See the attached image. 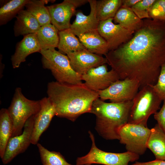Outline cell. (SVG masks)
<instances>
[{
	"label": "cell",
	"mask_w": 165,
	"mask_h": 165,
	"mask_svg": "<svg viewBox=\"0 0 165 165\" xmlns=\"http://www.w3.org/2000/svg\"><path fill=\"white\" fill-rule=\"evenodd\" d=\"M43 67L50 70L59 82L76 84L82 83L81 76L73 70L67 56L55 49L41 50Z\"/></svg>",
	"instance_id": "4"
},
{
	"label": "cell",
	"mask_w": 165,
	"mask_h": 165,
	"mask_svg": "<svg viewBox=\"0 0 165 165\" xmlns=\"http://www.w3.org/2000/svg\"><path fill=\"white\" fill-rule=\"evenodd\" d=\"M96 1L88 0L90 8V11L89 15H84L81 11L76 13L75 19L70 28L75 35L79 37L86 32L97 29L100 21L96 16Z\"/></svg>",
	"instance_id": "17"
},
{
	"label": "cell",
	"mask_w": 165,
	"mask_h": 165,
	"mask_svg": "<svg viewBox=\"0 0 165 165\" xmlns=\"http://www.w3.org/2000/svg\"><path fill=\"white\" fill-rule=\"evenodd\" d=\"M34 118V115L27 120L21 134L11 137L9 139L1 159L4 164H8L17 156L24 152L31 144Z\"/></svg>",
	"instance_id": "12"
},
{
	"label": "cell",
	"mask_w": 165,
	"mask_h": 165,
	"mask_svg": "<svg viewBox=\"0 0 165 165\" xmlns=\"http://www.w3.org/2000/svg\"><path fill=\"white\" fill-rule=\"evenodd\" d=\"M122 6V0L96 1V14L99 21L113 18Z\"/></svg>",
	"instance_id": "25"
},
{
	"label": "cell",
	"mask_w": 165,
	"mask_h": 165,
	"mask_svg": "<svg viewBox=\"0 0 165 165\" xmlns=\"http://www.w3.org/2000/svg\"><path fill=\"white\" fill-rule=\"evenodd\" d=\"M41 107L34 115V124L31 137V144L37 145L42 134L48 128L53 117L56 116L53 104L47 97L40 100Z\"/></svg>",
	"instance_id": "15"
},
{
	"label": "cell",
	"mask_w": 165,
	"mask_h": 165,
	"mask_svg": "<svg viewBox=\"0 0 165 165\" xmlns=\"http://www.w3.org/2000/svg\"><path fill=\"white\" fill-rule=\"evenodd\" d=\"M29 0H11L2 6L0 9V25L7 24L24 8Z\"/></svg>",
	"instance_id": "27"
},
{
	"label": "cell",
	"mask_w": 165,
	"mask_h": 165,
	"mask_svg": "<svg viewBox=\"0 0 165 165\" xmlns=\"http://www.w3.org/2000/svg\"><path fill=\"white\" fill-rule=\"evenodd\" d=\"M162 101L152 85L142 88L132 100L128 123L147 127L148 118L160 109Z\"/></svg>",
	"instance_id": "5"
},
{
	"label": "cell",
	"mask_w": 165,
	"mask_h": 165,
	"mask_svg": "<svg viewBox=\"0 0 165 165\" xmlns=\"http://www.w3.org/2000/svg\"><path fill=\"white\" fill-rule=\"evenodd\" d=\"M163 101L161 108L154 114V117L157 124L165 133V100Z\"/></svg>",
	"instance_id": "32"
},
{
	"label": "cell",
	"mask_w": 165,
	"mask_h": 165,
	"mask_svg": "<svg viewBox=\"0 0 165 165\" xmlns=\"http://www.w3.org/2000/svg\"><path fill=\"white\" fill-rule=\"evenodd\" d=\"M147 148L153 153L156 160H165V133L157 123L151 129Z\"/></svg>",
	"instance_id": "20"
},
{
	"label": "cell",
	"mask_w": 165,
	"mask_h": 165,
	"mask_svg": "<svg viewBox=\"0 0 165 165\" xmlns=\"http://www.w3.org/2000/svg\"><path fill=\"white\" fill-rule=\"evenodd\" d=\"M40 107V100H29L23 94L20 88L16 89L11 104L7 109L13 123L12 137L22 133L26 121L39 111Z\"/></svg>",
	"instance_id": "6"
},
{
	"label": "cell",
	"mask_w": 165,
	"mask_h": 165,
	"mask_svg": "<svg viewBox=\"0 0 165 165\" xmlns=\"http://www.w3.org/2000/svg\"><path fill=\"white\" fill-rule=\"evenodd\" d=\"M115 24L134 33L142 26L143 20L140 19L131 8L121 6L113 18Z\"/></svg>",
	"instance_id": "21"
},
{
	"label": "cell",
	"mask_w": 165,
	"mask_h": 165,
	"mask_svg": "<svg viewBox=\"0 0 165 165\" xmlns=\"http://www.w3.org/2000/svg\"><path fill=\"white\" fill-rule=\"evenodd\" d=\"M43 0H29L25 6L26 10L38 20L41 26L51 23L49 10Z\"/></svg>",
	"instance_id": "26"
},
{
	"label": "cell",
	"mask_w": 165,
	"mask_h": 165,
	"mask_svg": "<svg viewBox=\"0 0 165 165\" xmlns=\"http://www.w3.org/2000/svg\"><path fill=\"white\" fill-rule=\"evenodd\" d=\"M37 145L42 165H72L59 152L49 151L39 143Z\"/></svg>",
	"instance_id": "28"
},
{
	"label": "cell",
	"mask_w": 165,
	"mask_h": 165,
	"mask_svg": "<svg viewBox=\"0 0 165 165\" xmlns=\"http://www.w3.org/2000/svg\"><path fill=\"white\" fill-rule=\"evenodd\" d=\"M47 93L54 107L56 116L75 121L80 115L90 113L92 105L99 98L97 92L84 84H72L52 81Z\"/></svg>",
	"instance_id": "2"
},
{
	"label": "cell",
	"mask_w": 165,
	"mask_h": 165,
	"mask_svg": "<svg viewBox=\"0 0 165 165\" xmlns=\"http://www.w3.org/2000/svg\"><path fill=\"white\" fill-rule=\"evenodd\" d=\"M143 20L142 26L129 40L105 56L120 79H135L140 89L156 84L165 63V21Z\"/></svg>",
	"instance_id": "1"
},
{
	"label": "cell",
	"mask_w": 165,
	"mask_h": 165,
	"mask_svg": "<svg viewBox=\"0 0 165 165\" xmlns=\"http://www.w3.org/2000/svg\"><path fill=\"white\" fill-rule=\"evenodd\" d=\"M81 78L87 87L97 92L107 89L113 83L120 79L114 70L112 69L108 71L106 64L92 68L82 75Z\"/></svg>",
	"instance_id": "11"
},
{
	"label": "cell",
	"mask_w": 165,
	"mask_h": 165,
	"mask_svg": "<svg viewBox=\"0 0 165 165\" xmlns=\"http://www.w3.org/2000/svg\"><path fill=\"white\" fill-rule=\"evenodd\" d=\"M59 31L50 23L42 26L36 33L41 50L57 48Z\"/></svg>",
	"instance_id": "22"
},
{
	"label": "cell",
	"mask_w": 165,
	"mask_h": 165,
	"mask_svg": "<svg viewBox=\"0 0 165 165\" xmlns=\"http://www.w3.org/2000/svg\"><path fill=\"white\" fill-rule=\"evenodd\" d=\"M92 141L89 152L84 156L78 157L76 160V165L99 164L104 165H128L129 162H135L140 156L127 151L123 153L106 152L98 148L96 146L95 138L93 133L88 132Z\"/></svg>",
	"instance_id": "7"
},
{
	"label": "cell",
	"mask_w": 165,
	"mask_h": 165,
	"mask_svg": "<svg viewBox=\"0 0 165 165\" xmlns=\"http://www.w3.org/2000/svg\"><path fill=\"white\" fill-rule=\"evenodd\" d=\"M151 129L143 125L127 123L119 131V142L129 152L139 156L147 150Z\"/></svg>",
	"instance_id": "8"
},
{
	"label": "cell",
	"mask_w": 165,
	"mask_h": 165,
	"mask_svg": "<svg viewBox=\"0 0 165 165\" xmlns=\"http://www.w3.org/2000/svg\"><path fill=\"white\" fill-rule=\"evenodd\" d=\"M78 38L86 49L92 53L105 56L109 51L106 42L97 29L83 34Z\"/></svg>",
	"instance_id": "19"
},
{
	"label": "cell",
	"mask_w": 165,
	"mask_h": 165,
	"mask_svg": "<svg viewBox=\"0 0 165 165\" xmlns=\"http://www.w3.org/2000/svg\"><path fill=\"white\" fill-rule=\"evenodd\" d=\"M140 0H122V7L131 8Z\"/></svg>",
	"instance_id": "34"
},
{
	"label": "cell",
	"mask_w": 165,
	"mask_h": 165,
	"mask_svg": "<svg viewBox=\"0 0 165 165\" xmlns=\"http://www.w3.org/2000/svg\"><path fill=\"white\" fill-rule=\"evenodd\" d=\"M140 88L138 81L127 78L117 80L107 89L97 92L99 98L103 101L122 102L132 101Z\"/></svg>",
	"instance_id": "9"
},
{
	"label": "cell",
	"mask_w": 165,
	"mask_h": 165,
	"mask_svg": "<svg viewBox=\"0 0 165 165\" xmlns=\"http://www.w3.org/2000/svg\"><path fill=\"white\" fill-rule=\"evenodd\" d=\"M131 165H165V160H155L147 162L135 161Z\"/></svg>",
	"instance_id": "33"
},
{
	"label": "cell",
	"mask_w": 165,
	"mask_h": 165,
	"mask_svg": "<svg viewBox=\"0 0 165 165\" xmlns=\"http://www.w3.org/2000/svg\"><path fill=\"white\" fill-rule=\"evenodd\" d=\"M67 55L73 70L81 76L92 68L107 63L105 57L86 49L72 52Z\"/></svg>",
	"instance_id": "13"
},
{
	"label": "cell",
	"mask_w": 165,
	"mask_h": 165,
	"mask_svg": "<svg viewBox=\"0 0 165 165\" xmlns=\"http://www.w3.org/2000/svg\"><path fill=\"white\" fill-rule=\"evenodd\" d=\"M113 18L100 21L97 30L106 42L109 51L115 50L129 40L134 32L112 22Z\"/></svg>",
	"instance_id": "10"
},
{
	"label": "cell",
	"mask_w": 165,
	"mask_h": 165,
	"mask_svg": "<svg viewBox=\"0 0 165 165\" xmlns=\"http://www.w3.org/2000/svg\"><path fill=\"white\" fill-rule=\"evenodd\" d=\"M59 42L57 48L59 51L66 55L86 49L79 38L69 28L59 31Z\"/></svg>",
	"instance_id": "23"
},
{
	"label": "cell",
	"mask_w": 165,
	"mask_h": 165,
	"mask_svg": "<svg viewBox=\"0 0 165 165\" xmlns=\"http://www.w3.org/2000/svg\"><path fill=\"white\" fill-rule=\"evenodd\" d=\"M13 126L7 109L0 111V157L3 158L9 139L12 136Z\"/></svg>",
	"instance_id": "24"
},
{
	"label": "cell",
	"mask_w": 165,
	"mask_h": 165,
	"mask_svg": "<svg viewBox=\"0 0 165 165\" xmlns=\"http://www.w3.org/2000/svg\"><path fill=\"white\" fill-rule=\"evenodd\" d=\"M132 104V101L107 103L99 98L94 101L90 113L96 116L98 134L107 140H119V131L128 123Z\"/></svg>",
	"instance_id": "3"
},
{
	"label": "cell",
	"mask_w": 165,
	"mask_h": 165,
	"mask_svg": "<svg viewBox=\"0 0 165 165\" xmlns=\"http://www.w3.org/2000/svg\"><path fill=\"white\" fill-rule=\"evenodd\" d=\"M153 90L160 99L165 100V63L162 66L156 84L152 85Z\"/></svg>",
	"instance_id": "31"
},
{
	"label": "cell",
	"mask_w": 165,
	"mask_h": 165,
	"mask_svg": "<svg viewBox=\"0 0 165 165\" xmlns=\"http://www.w3.org/2000/svg\"><path fill=\"white\" fill-rule=\"evenodd\" d=\"M40 50L36 33L24 36L22 40L17 44L15 52L11 56L13 68H19L21 63L25 61L28 55L37 52L40 53Z\"/></svg>",
	"instance_id": "16"
},
{
	"label": "cell",
	"mask_w": 165,
	"mask_h": 165,
	"mask_svg": "<svg viewBox=\"0 0 165 165\" xmlns=\"http://www.w3.org/2000/svg\"><path fill=\"white\" fill-rule=\"evenodd\" d=\"M91 165V164H85V165Z\"/></svg>",
	"instance_id": "35"
},
{
	"label": "cell",
	"mask_w": 165,
	"mask_h": 165,
	"mask_svg": "<svg viewBox=\"0 0 165 165\" xmlns=\"http://www.w3.org/2000/svg\"><path fill=\"white\" fill-rule=\"evenodd\" d=\"M156 0H140L131 9L140 19L150 18V9ZM151 19V18H150Z\"/></svg>",
	"instance_id": "29"
},
{
	"label": "cell",
	"mask_w": 165,
	"mask_h": 165,
	"mask_svg": "<svg viewBox=\"0 0 165 165\" xmlns=\"http://www.w3.org/2000/svg\"><path fill=\"white\" fill-rule=\"evenodd\" d=\"M16 17L13 27L15 36L36 33L41 27L37 19L26 10H21Z\"/></svg>",
	"instance_id": "18"
},
{
	"label": "cell",
	"mask_w": 165,
	"mask_h": 165,
	"mask_svg": "<svg viewBox=\"0 0 165 165\" xmlns=\"http://www.w3.org/2000/svg\"><path fill=\"white\" fill-rule=\"evenodd\" d=\"M149 16L152 19L165 21V0H156L150 9Z\"/></svg>",
	"instance_id": "30"
},
{
	"label": "cell",
	"mask_w": 165,
	"mask_h": 165,
	"mask_svg": "<svg viewBox=\"0 0 165 165\" xmlns=\"http://www.w3.org/2000/svg\"><path fill=\"white\" fill-rule=\"evenodd\" d=\"M75 0H64L62 2L48 6L51 23L59 31L70 28V19L79 7Z\"/></svg>",
	"instance_id": "14"
}]
</instances>
